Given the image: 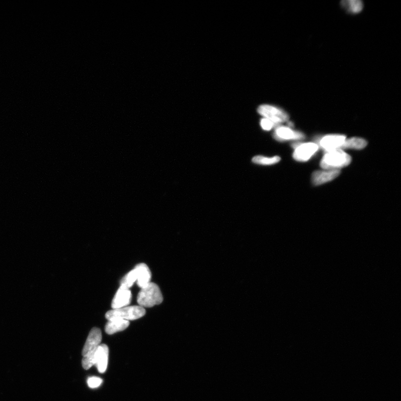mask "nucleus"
<instances>
[{
	"label": "nucleus",
	"instance_id": "nucleus-1",
	"mask_svg": "<svg viewBox=\"0 0 401 401\" xmlns=\"http://www.w3.org/2000/svg\"><path fill=\"white\" fill-rule=\"evenodd\" d=\"M351 161V157L342 150H336L326 152L321 159V167L325 170H339L348 166Z\"/></svg>",
	"mask_w": 401,
	"mask_h": 401
},
{
	"label": "nucleus",
	"instance_id": "nucleus-2",
	"mask_svg": "<svg viewBox=\"0 0 401 401\" xmlns=\"http://www.w3.org/2000/svg\"><path fill=\"white\" fill-rule=\"evenodd\" d=\"M162 293L159 286L150 283L146 287L141 289L138 294L137 302L142 308H151L162 303Z\"/></svg>",
	"mask_w": 401,
	"mask_h": 401
},
{
	"label": "nucleus",
	"instance_id": "nucleus-3",
	"mask_svg": "<svg viewBox=\"0 0 401 401\" xmlns=\"http://www.w3.org/2000/svg\"><path fill=\"white\" fill-rule=\"evenodd\" d=\"M145 315L146 310L144 308L130 306L109 311L106 313L105 318L108 321L121 319L130 321L140 319Z\"/></svg>",
	"mask_w": 401,
	"mask_h": 401
},
{
	"label": "nucleus",
	"instance_id": "nucleus-4",
	"mask_svg": "<svg viewBox=\"0 0 401 401\" xmlns=\"http://www.w3.org/2000/svg\"><path fill=\"white\" fill-rule=\"evenodd\" d=\"M257 112L264 118L268 119L273 122L276 127L279 124L288 121V115L283 110L268 104H264L258 108Z\"/></svg>",
	"mask_w": 401,
	"mask_h": 401
},
{
	"label": "nucleus",
	"instance_id": "nucleus-5",
	"mask_svg": "<svg viewBox=\"0 0 401 401\" xmlns=\"http://www.w3.org/2000/svg\"><path fill=\"white\" fill-rule=\"evenodd\" d=\"M292 147L294 149L293 158L299 162H305L310 160L319 149V146L314 143H295Z\"/></svg>",
	"mask_w": 401,
	"mask_h": 401
},
{
	"label": "nucleus",
	"instance_id": "nucleus-6",
	"mask_svg": "<svg viewBox=\"0 0 401 401\" xmlns=\"http://www.w3.org/2000/svg\"><path fill=\"white\" fill-rule=\"evenodd\" d=\"M101 339H102V334H101L100 329L98 328L92 329L87 336L83 349H82V356H85L86 355L95 351L99 346Z\"/></svg>",
	"mask_w": 401,
	"mask_h": 401
},
{
	"label": "nucleus",
	"instance_id": "nucleus-7",
	"mask_svg": "<svg viewBox=\"0 0 401 401\" xmlns=\"http://www.w3.org/2000/svg\"><path fill=\"white\" fill-rule=\"evenodd\" d=\"M346 137L343 135H330L321 138L320 144L322 149L329 152L342 149Z\"/></svg>",
	"mask_w": 401,
	"mask_h": 401
},
{
	"label": "nucleus",
	"instance_id": "nucleus-8",
	"mask_svg": "<svg viewBox=\"0 0 401 401\" xmlns=\"http://www.w3.org/2000/svg\"><path fill=\"white\" fill-rule=\"evenodd\" d=\"M275 139L279 141L300 140L305 138L304 134L294 131L290 127L278 126L274 134Z\"/></svg>",
	"mask_w": 401,
	"mask_h": 401
},
{
	"label": "nucleus",
	"instance_id": "nucleus-9",
	"mask_svg": "<svg viewBox=\"0 0 401 401\" xmlns=\"http://www.w3.org/2000/svg\"><path fill=\"white\" fill-rule=\"evenodd\" d=\"M108 357V347L105 344H100L96 350L94 356V366L97 368L99 373H103L107 370Z\"/></svg>",
	"mask_w": 401,
	"mask_h": 401
},
{
	"label": "nucleus",
	"instance_id": "nucleus-10",
	"mask_svg": "<svg viewBox=\"0 0 401 401\" xmlns=\"http://www.w3.org/2000/svg\"><path fill=\"white\" fill-rule=\"evenodd\" d=\"M340 173L339 170H317L313 173L312 181L315 186H320L333 180Z\"/></svg>",
	"mask_w": 401,
	"mask_h": 401
},
{
	"label": "nucleus",
	"instance_id": "nucleus-11",
	"mask_svg": "<svg viewBox=\"0 0 401 401\" xmlns=\"http://www.w3.org/2000/svg\"><path fill=\"white\" fill-rule=\"evenodd\" d=\"M132 300V293L130 289L120 287L113 298L112 307L113 310L127 307Z\"/></svg>",
	"mask_w": 401,
	"mask_h": 401
},
{
	"label": "nucleus",
	"instance_id": "nucleus-12",
	"mask_svg": "<svg viewBox=\"0 0 401 401\" xmlns=\"http://www.w3.org/2000/svg\"><path fill=\"white\" fill-rule=\"evenodd\" d=\"M137 275V283L140 288L146 287L151 283L152 274L148 266L145 263H141L136 266L135 268Z\"/></svg>",
	"mask_w": 401,
	"mask_h": 401
},
{
	"label": "nucleus",
	"instance_id": "nucleus-13",
	"mask_svg": "<svg viewBox=\"0 0 401 401\" xmlns=\"http://www.w3.org/2000/svg\"><path fill=\"white\" fill-rule=\"evenodd\" d=\"M130 324V321L126 320L121 319L110 320L105 326V331L108 334H113L126 329Z\"/></svg>",
	"mask_w": 401,
	"mask_h": 401
},
{
	"label": "nucleus",
	"instance_id": "nucleus-14",
	"mask_svg": "<svg viewBox=\"0 0 401 401\" xmlns=\"http://www.w3.org/2000/svg\"><path fill=\"white\" fill-rule=\"evenodd\" d=\"M367 145V142L360 138H351L345 141L342 147L343 149L362 150Z\"/></svg>",
	"mask_w": 401,
	"mask_h": 401
},
{
	"label": "nucleus",
	"instance_id": "nucleus-15",
	"mask_svg": "<svg viewBox=\"0 0 401 401\" xmlns=\"http://www.w3.org/2000/svg\"><path fill=\"white\" fill-rule=\"evenodd\" d=\"M137 275L135 269L130 271L121 279L120 287L130 289L134 283L137 282Z\"/></svg>",
	"mask_w": 401,
	"mask_h": 401
},
{
	"label": "nucleus",
	"instance_id": "nucleus-16",
	"mask_svg": "<svg viewBox=\"0 0 401 401\" xmlns=\"http://www.w3.org/2000/svg\"><path fill=\"white\" fill-rule=\"evenodd\" d=\"M342 3L345 9L354 13L360 12L363 7L362 2L359 0H348L342 1Z\"/></svg>",
	"mask_w": 401,
	"mask_h": 401
},
{
	"label": "nucleus",
	"instance_id": "nucleus-17",
	"mask_svg": "<svg viewBox=\"0 0 401 401\" xmlns=\"http://www.w3.org/2000/svg\"><path fill=\"white\" fill-rule=\"evenodd\" d=\"M252 162L255 164L262 165H271L277 163L280 160V158L278 156H275L274 158H265L264 156H257L252 159Z\"/></svg>",
	"mask_w": 401,
	"mask_h": 401
},
{
	"label": "nucleus",
	"instance_id": "nucleus-18",
	"mask_svg": "<svg viewBox=\"0 0 401 401\" xmlns=\"http://www.w3.org/2000/svg\"><path fill=\"white\" fill-rule=\"evenodd\" d=\"M95 351L86 355L82 359V366L85 370H89L94 365V356Z\"/></svg>",
	"mask_w": 401,
	"mask_h": 401
},
{
	"label": "nucleus",
	"instance_id": "nucleus-19",
	"mask_svg": "<svg viewBox=\"0 0 401 401\" xmlns=\"http://www.w3.org/2000/svg\"><path fill=\"white\" fill-rule=\"evenodd\" d=\"M102 382L103 381L100 378L96 377H90L87 381V385H88L91 389L97 388V387H99L101 384H102Z\"/></svg>",
	"mask_w": 401,
	"mask_h": 401
},
{
	"label": "nucleus",
	"instance_id": "nucleus-20",
	"mask_svg": "<svg viewBox=\"0 0 401 401\" xmlns=\"http://www.w3.org/2000/svg\"><path fill=\"white\" fill-rule=\"evenodd\" d=\"M260 126L265 131H270L276 127L275 124L269 119L264 118L261 120Z\"/></svg>",
	"mask_w": 401,
	"mask_h": 401
}]
</instances>
